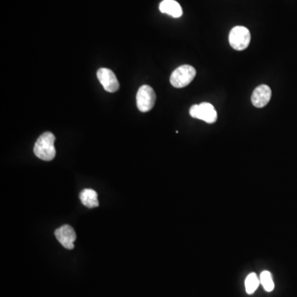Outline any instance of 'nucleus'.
Here are the masks:
<instances>
[{
    "label": "nucleus",
    "instance_id": "obj_10",
    "mask_svg": "<svg viewBox=\"0 0 297 297\" xmlns=\"http://www.w3.org/2000/svg\"><path fill=\"white\" fill-rule=\"evenodd\" d=\"M79 198L83 205L87 208H94L99 206L98 201V194L93 189H83L79 194Z\"/></svg>",
    "mask_w": 297,
    "mask_h": 297
},
{
    "label": "nucleus",
    "instance_id": "obj_1",
    "mask_svg": "<svg viewBox=\"0 0 297 297\" xmlns=\"http://www.w3.org/2000/svg\"><path fill=\"white\" fill-rule=\"evenodd\" d=\"M55 137L51 132H45L37 139L34 146V154L40 160L51 161L55 157Z\"/></svg>",
    "mask_w": 297,
    "mask_h": 297
},
{
    "label": "nucleus",
    "instance_id": "obj_11",
    "mask_svg": "<svg viewBox=\"0 0 297 297\" xmlns=\"http://www.w3.org/2000/svg\"><path fill=\"white\" fill-rule=\"evenodd\" d=\"M260 284V279L257 274L254 273H250L245 279V289L249 295H252L255 292Z\"/></svg>",
    "mask_w": 297,
    "mask_h": 297
},
{
    "label": "nucleus",
    "instance_id": "obj_9",
    "mask_svg": "<svg viewBox=\"0 0 297 297\" xmlns=\"http://www.w3.org/2000/svg\"><path fill=\"white\" fill-rule=\"evenodd\" d=\"M160 10L161 13H166L173 18H180L183 15V9L180 4L175 0H164L160 3Z\"/></svg>",
    "mask_w": 297,
    "mask_h": 297
},
{
    "label": "nucleus",
    "instance_id": "obj_3",
    "mask_svg": "<svg viewBox=\"0 0 297 297\" xmlns=\"http://www.w3.org/2000/svg\"><path fill=\"white\" fill-rule=\"evenodd\" d=\"M251 35L249 29L245 26H234L229 35V42L232 48L236 50H244L250 43Z\"/></svg>",
    "mask_w": 297,
    "mask_h": 297
},
{
    "label": "nucleus",
    "instance_id": "obj_2",
    "mask_svg": "<svg viewBox=\"0 0 297 297\" xmlns=\"http://www.w3.org/2000/svg\"><path fill=\"white\" fill-rule=\"evenodd\" d=\"M196 74L197 71L192 66L184 65L180 66L171 74V84L177 88L186 87L190 84L191 82L194 79Z\"/></svg>",
    "mask_w": 297,
    "mask_h": 297
},
{
    "label": "nucleus",
    "instance_id": "obj_6",
    "mask_svg": "<svg viewBox=\"0 0 297 297\" xmlns=\"http://www.w3.org/2000/svg\"><path fill=\"white\" fill-rule=\"evenodd\" d=\"M97 76L107 92L115 93L119 90L120 84L116 75L109 69H99L97 72Z\"/></svg>",
    "mask_w": 297,
    "mask_h": 297
},
{
    "label": "nucleus",
    "instance_id": "obj_12",
    "mask_svg": "<svg viewBox=\"0 0 297 297\" xmlns=\"http://www.w3.org/2000/svg\"><path fill=\"white\" fill-rule=\"evenodd\" d=\"M260 283L263 286L265 291L268 292H271L274 289V282H273V277L270 272L263 271L260 274Z\"/></svg>",
    "mask_w": 297,
    "mask_h": 297
},
{
    "label": "nucleus",
    "instance_id": "obj_5",
    "mask_svg": "<svg viewBox=\"0 0 297 297\" xmlns=\"http://www.w3.org/2000/svg\"><path fill=\"white\" fill-rule=\"evenodd\" d=\"M156 95L153 88L148 85H142L136 95L138 109L142 112L151 111L155 106Z\"/></svg>",
    "mask_w": 297,
    "mask_h": 297
},
{
    "label": "nucleus",
    "instance_id": "obj_7",
    "mask_svg": "<svg viewBox=\"0 0 297 297\" xmlns=\"http://www.w3.org/2000/svg\"><path fill=\"white\" fill-rule=\"evenodd\" d=\"M55 235L57 241L62 244L64 248L67 249H74L76 234L71 226L68 225H62V227L55 229Z\"/></svg>",
    "mask_w": 297,
    "mask_h": 297
},
{
    "label": "nucleus",
    "instance_id": "obj_4",
    "mask_svg": "<svg viewBox=\"0 0 297 297\" xmlns=\"http://www.w3.org/2000/svg\"><path fill=\"white\" fill-rule=\"evenodd\" d=\"M192 117L202 120L205 123L212 124L217 121V112L213 105L209 103H201L192 106L189 111Z\"/></svg>",
    "mask_w": 297,
    "mask_h": 297
},
{
    "label": "nucleus",
    "instance_id": "obj_8",
    "mask_svg": "<svg viewBox=\"0 0 297 297\" xmlns=\"http://www.w3.org/2000/svg\"><path fill=\"white\" fill-rule=\"evenodd\" d=\"M271 97V88L268 85L262 84L254 90L251 98L252 103L254 107L262 108L269 103Z\"/></svg>",
    "mask_w": 297,
    "mask_h": 297
}]
</instances>
